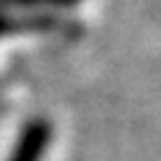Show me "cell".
<instances>
[{
  "instance_id": "6da1fadb",
  "label": "cell",
  "mask_w": 161,
  "mask_h": 161,
  "mask_svg": "<svg viewBox=\"0 0 161 161\" xmlns=\"http://www.w3.org/2000/svg\"><path fill=\"white\" fill-rule=\"evenodd\" d=\"M51 140V129L46 121H32L27 129L22 132L16 148H14L8 161H40L46 153V145Z\"/></svg>"
},
{
  "instance_id": "7a4b0ae2",
  "label": "cell",
  "mask_w": 161,
  "mask_h": 161,
  "mask_svg": "<svg viewBox=\"0 0 161 161\" xmlns=\"http://www.w3.org/2000/svg\"><path fill=\"white\" fill-rule=\"evenodd\" d=\"M8 3H22V6H30V3H51V6H67V3H75V0H8Z\"/></svg>"
},
{
  "instance_id": "3957f363",
  "label": "cell",
  "mask_w": 161,
  "mask_h": 161,
  "mask_svg": "<svg viewBox=\"0 0 161 161\" xmlns=\"http://www.w3.org/2000/svg\"><path fill=\"white\" fill-rule=\"evenodd\" d=\"M8 30H11V22L0 16V35H3V32H8Z\"/></svg>"
}]
</instances>
